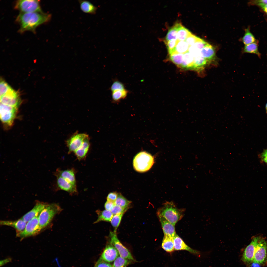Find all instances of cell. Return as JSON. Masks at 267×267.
<instances>
[{"label":"cell","instance_id":"cell-1","mask_svg":"<svg viewBox=\"0 0 267 267\" xmlns=\"http://www.w3.org/2000/svg\"><path fill=\"white\" fill-rule=\"evenodd\" d=\"M51 17V14L42 12H21L16 19V21L20 25L19 31L22 33L30 31L35 33L38 26L49 22Z\"/></svg>","mask_w":267,"mask_h":267},{"label":"cell","instance_id":"cell-2","mask_svg":"<svg viewBox=\"0 0 267 267\" xmlns=\"http://www.w3.org/2000/svg\"><path fill=\"white\" fill-rule=\"evenodd\" d=\"M184 209L177 207L172 202H166L158 209L157 214L158 216L162 217L175 226L184 215Z\"/></svg>","mask_w":267,"mask_h":267},{"label":"cell","instance_id":"cell-3","mask_svg":"<svg viewBox=\"0 0 267 267\" xmlns=\"http://www.w3.org/2000/svg\"><path fill=\"white\" fill-rule=\"evenodd\" d=\"M62 210L57 204H47L38 216L39 223L42 229L47 227L55 216L59 214Z\"/></svg>","mask_w":267,"mask_h":267},{"label":"cell","instance_id":"cell-4","mask_svg":"<svg viewBox=\"0 0 267 267\" xmlns=\"http://www.w3.org/2000/svg\"><path fill=\"white\" fill-rule=\"evenodd\" d=\"M154 163V158L152 156L145 151L138 153L133 161L134 168L136 171L140 172H145L149 170Z\"/></svg>","mask_w":267,"mask_h":267},{"label":"cell","instance_id":"cell-5","mask_svg":"<svg viewBox=\"0 0 267 267\" xmlns=\"http://www.w3.org/2000/svg\"><path fill=\"white\" fill-rule=\"evenodd\" d=\"M18 108L0 103V118L3 125L7 127L12 126L15 118Z\"/></svg>","mask_w":267,"mask_h":267},{"label":"cell","instance_id":"cell-6","mask_svg":"<svg viewBox=\"0 0 267 267\" xmlns=\"http://www.w3.org/2000/svg\"><path fill=\"white\" fill-rule=\"evenodd\" d=\"M38 216L34 217L28 221L23 230L16 233L17 236L22 240L39 233L42 229L39 225Z\"/></svg>","mask_w":267,"mask_h":267},{"label":"cell","instance_id":"cell-7","mask_svg":"<svg viewBox=\"0 0 267 267\" xmlns=\"http://www.w3.org/2000/svg\"><path fill=\"white\" fill-rule=\"evenodd\" d=\"M40 2L39 0H18L15 3L14 8L21 13L42 12Z\"/></svg>","mask_w":267,"mask_h":267},{"label":"cell","instance_id":"cell-8","mask_svg":"<svg viewBox=\"0 0 267 267\" xmlns=\"http://www.w3.org/2000/svg\"><path fill=\"white\" fill-rule=\"evenodd\" d=\"M261 238L260 236L253 237L251 243L244 251L241 260L247 267H249L253 262L256 247Z\"/></svg>","mask_w":267,"mask_h":267},{"label":"cell","instance_id":"cell-9","mask_svg":"<svg viewBox=\"0 0 267 267\" xmlns=\"http://www.w3.org/2000/svg\"><path fill=\"white\" fill-rule=\"evenodd\" d=\"M109 243L113 245L117 250L119 256L134 261L135 260L129 251L118 239L116 232L110 231L109 235Z\"/></svg>","mask_w":267,"mask_h":267},{"label":"cell","instance_id":"cell-10","mask_svg":"<svg viewBox=\"0 0 267 267\" xmlns=\"http://www.w3.org/2000/svg\"><path fill=\"white\" fill-rule=\"evenodd\" d=\"M267 242L264 239L262 238L256 247L253 262L262 266L267 265Z\"/></svg>","mask_w":267,"mask_h":267},{"label":"cell","instance_id":"cell-11","mask_svg":"<svg viewBox=\"0 0 267 267\" xmlns=\"http://www.w3.org/2000/svg\"><path fill=\"white\" fill-rule=\"evenodd\" d=\"M89 137L88 135L84 133H77L73 135L66 142L68 149V153L74 152L84 140Z\"/></svg>","mask_w":267,"mask_h":267},{"label":"cell","instance_id":"cell-12","mask_svg":"<svg viewBox=\"0 0 267 267\" xmlns=\"http://www.w3.org/2000/svg\"><path fill=\"white\" fill-rule=\"evenodd\" d=\"M20 101L18 93L12 88L6 94L0 97V103L17 108Z\"/></svg>","mask_w":267,"mask_h":267},{"label":"cell","instance_id":"cell-13","mask_svg":"<svg viewBox=\"0 0 267 267\" xmlns=\"http://www.w3.org/2000/svg\"><path fill=\"white\" fill-rule=\"evenodd\" d=\"M119 256L116 249L109 243L106 246L98 260L110 263L114 262Z\"/></svg>","mask_w":267,"mask_h":267},{"label":"cell","instance_id":"cell-14","mask_svg":"<svg viewBox=\"0 0 267 267\" xmlns=\"http://www.w3.org/2000/svg\"><path fill=\"white\" fill-rule=\"evenodd\" d=\"M173 239L175 250H186L198 256H200V252L193 249L189 246L177 234L174 237Z\"/></svg>","mask_w":267,"mask_h":267},{"label":"cell","instance_id":"cell-15","mask_svg":"<svg viewBox=\"0 0 267 267\" xmlns=\"http://www.w3.org/2000/svg\"><path fill=\"white\" fill-rule=\"evenodd\" d=\"M47 204L43 202L37 201L32 210L24 215L21 218L27 222L34 217L39 216Z\"/></svg>","mask_w":267,"mask_h":267},{"label":"cell","instance_id":"cell-16","mask_svg":"<svg viewBox=\"0 0 267 267\" xmlns=\"http://www.w3.org/2000/svg\"><path fill=\"white\" fill-rule=\"evenodd\" d=\"M57 177V184L60 189L67 192L70 194L77 192L76 187L61 177L55 176Z\"/></svg>","mask_w":267,"mask_h":267},{"label":"cell","instance_id":"cell-17","mask_svg":"<svg viewBox=\"0 0 267 267\" xmlns=\"http://www.w3.org/2000/svg\"><path fill=\"white\" fill-rule=\"evenodd\" d=\"M54 174L59 176L76 187L75 173L73 169L61 170L57 169Z\"/></svg>","mask_w":267,"mask_h":267},{"label":"cell","instance_id":"cell-18","mask_svg":"<svg viewBox=\"0 0 267 267\" xmlns=\"http://www.w3.org/2000/svg\"><path fill=\"white\" fill-rule=\"evenodd\" d=\"M164 235L173 238L176 234L175 226L167 221L164 217L158 216Z\"/></svg>","mask_w":267,"mask_h":267},{"label":"cell","instance_id":"cell-19","mask_svg":"<svg viewBox=\"0 0 267 267\" xmlns=\"http://www.w3.org/2000/svg\"><path fill=\"white\" fill-rule=\"evenodd\" d=\"M27 222L21 218L15 221L2 220L0 222V224L13 227L16 230L17 232H20L25 228Z\"/></svg>","mask_w":267,"mask_h":267},{"label":"cell","instance_id":"cell-20","mask_svg":"<svg viewBox=\"0 0 267 267\" xmlns=\"http://www.w3.org/2000/svg\"><path fill=\"white\" fill-rule=\"evenodd\" d=\"M89 137L86 139L81 145L74 152L75 155L79 160L85 158L90 147Z\"/></svg>","mask_w":267,"mask_h":267},{"label":"cell","instance_id":"cell-21","mask_svg":"<svg viewBox=\"0 0 267 267\" xmlns=\"http://www.w3.org/2000/svg\"><path fill=\"white\" fill-rule=\"evenodd\" d=\"M81 10L83 12L91 15L96 14L98 8L89 1L86 0H78Z\"/></svg>","mask_w":267,"mask_h":267},{"label":"cell","instance_id":"cell-22","mask_svg":"<svg viewBox=\"0 0 267 267\" xmlns=\"http://www.w3.org/2000/svg\"><path fill=\"white\" fill-rule=\"evenodd\" d=\"M194 58L188 51L183 54V61L180 67L185 69L193 70Z\"/></svg>","mask_w":267,"mask_h":267},{"label":"cell","instance_id":"cell-23","mask_svg":"<svg viewBox=\"0 0 267 267\" xmlns=\"http://www.w3.org/2000/svg\"><path fill=\"white\" fill-rule=\"evenodd\" d=\"M202 56L207 61H210L214 60L215 57V52L214 47L209 44L202 49L200 51Z\"/></svg>","mask_w":267,"mask_h":267},{"label":"cell","instance_id":"cell-24","mask_svg":"<svg viewBox=\"0 0 267 267\" xmlns=\"http://www.w3.org/2000/svg\"><path fill=\"white\" fill-rule=\"evenodd\" d=\"M161 246L162 248L166 251L169 253L173 252L174 250L173 238L166 235H164L163 238Z\"/></svg>","mask_w":267,"mask_h":267},{"label":"cell","instance_id":"cell-25","mask_svg":"<svg viewBox=\"0 0 267 267\" xmlns=\"http://www.w3.org/2000/svg\"><path fill=\"white\" fill-rule=\"evenodd\" d=\"M96 212L98 215V218L94 223L102 221L110 222L114 215L111 211L106 210L102 211L97 210Z\"/></svg>","mask_w":267,"mask_h":267},{"label":"cell","instance_id":"cell-26","mask_svg":"<svg viewBox=\"0 0 267 267\" xmlns=\"http://www.w3.org/2000/svg\"><path fill=\"white\" fill-rule=\"evenodd\" d=\"M180 23L177 22L168 31L166 35L165 41L173 39H177V34L179 28L182 25Z\"/></svg>","mask_w":267,"mask_h":267},{"label":"cell","instance_id":"cell-27","mask_svg":"<svg viewBox=\"0 0 267 267\" xmlns=\"http://www.w3.org/2000/svg\"><path fill=\"white\" fill-rule=\"evenodd\" d=\"M189 47L185 41H178L175 48L171 54L174 52L184 54L188 51Z\"/></svg>","mask_w":267,"mask_h":267},{"label":"cell","instance_id":"cell-28","mask_svg":"<svg viewBox=\"0 0 267 267\" xmlns=\"http://www.w3.org/2000/svg\"><path fill=\"white\" fill-rule=\"evenodd\" d=\"M243 52L244 53L255 54L259 57H261V54L258 51L257 43L256 42L245 45L244 48Z\"/></svg>","mask_w":267,"mask_h":267},{"label":"cell","instance_id":"cell-29","mask_svg":"<svg viewBox=\"0 0 267 267\" xmlns=\"http://www.w3.org/2000/svg\"><path fill=\"white\" fill-rule=\"evenodd\" d=\"M133 261H134L119 256L114 261L112 267H126Z\"/></svg>","mask_w":267,"mask_h":267},{"label":"cell","instance_id":"cell-30","mask_svg":"<svg viewBox=\"0 0 267 267\" xmlns=\"http://www.w3.org/2000/svg\"><path fill=\"white\" fill-rule=\"evenodd\" d=\"M191 33L188 29L182 25L178 31L177 40L178 41H185Z\"/></svg>","mask_w":267,"mask_h":267},{"label":"cell","instance_id":"cell-31","mask_svg":"<svg viewBox=\"0 0 267 267\" xmlns=\"http://www.w3.org/2000/svg\"><path fill=\"white\" fill-rule=\"evenodd\" d=\"M131 202L128 200L121 194L118 193L117 198L115 202V204L122 208L128 209L129 206Z\"/></svg>","mask_w":267,"mask_h":267},{"label":"cell","instance_id":"cell-32","mask_svg":"<svg viewBox=\"0 0 267 267\" xmlns=\"http://www.w3.org/2000/svg\"><path fill=\"white\" fill-rule=\"evenodd\" d=\"M128 91L126 89L123 90H118L112 92V97L113 100L117 102L121 99H124L126 96Z\"/></svg>","mask_w":267,"mask_h":267},{"label":"cell","instance_id":"cell-33","mask_svg":"<svg viewBox=\"0 0 267 267\" xmlns=\"http://www.w3.org/2000/svg\"><path fill=\"white\" fill-rule=\"evenodd\" d=\"M242 41L245 45L255 42V38L250 32L249 28L246 30L245 34L242 37Z\"/></svg>","mask_w":267,"mask_h":267},{"label":"cell","instance_id":"cell-34","mask_svg":"<svg viewBox=\"0 0 267 267\" xmlns=\"http://www.w3.org/2000/svg\"><path fill=\"white\" fill-rule=\"evenodd\" d=\"M170 56L171 60L180 67L183 61V54L174 52L170 54Z\"/></svg>","mask_w":267,"mask_h":267},{"label":"cell","instance_id":"cell-35","mask_svg":"<svg viewBox=\"0 0 267 267\" xmlns=\"http://www.w3.org/2000/svg\"><path fill=\"white\" fill-rule=\"evenodd\" d=\"M124 214V213H122L113 215L110 222L111 225L114 228V232H116L117 229L119 225Z\"/></svg>","mask_w":267,"mask_h":267},{"label":"cell","instance_id":"cell-36","mask_svg":"<svg viewBox=\"0 0 267 267\" xmlns=\"http://www.w3.org/2000/svg\"><path fill=\"white\" fill-rule=\"evenodd\" d=\"M12 88L5 81L2 80L0 84V97L6 94Z\"/></svg>","mask_w":267,"mask_h":267},{"label":"cell","instance_id":"cell-37","mask_svg":"<svg viewBox=\"0 0 267 267\" xmlns=\"http://www.w3.org/2000/svg\"><path fill=\"white\" fill-rule=\"evenodd\" d=\"M178 41L177 39H173L164 41L169 54L173 51Z\"/></svg>","mask_w":267,"mask_h":267},{"label":"cell","instance_id":"cell-38","mask_svg":"<svg viewBox=\"0 0 267 267\" xmlns=\"http://www.w3.org/2000/svg\"><path fill=\"white\" fill-rule=\"evenodd\" d=\"M125 89V86L123 84L117 80L114 81L110 88L112 92L116 90H123Z\"/></svg>","mask_w":267,"mask_h":267},{"label":"cell","instance_id":"cell-39","mask_svg":"<svg viewBox=\"0 0 267 267\" xmlns=\"http://www.w3.org/2000/svg\"><path fill=\"white\" fill-rule=\"evenodd\" d=\"M209 44L203 40L199 38L193 45L197 49L200 51Z\"/></svg>","mask_w":267,"mask_h":267},{"label":"cell","instance_id":"cell-40","mask_svg":"<svg viewBox=\"0 0 267 267\" xmlns=\"http://www.w3.org/2000/svg\"><path fill=\"white\" fill-rule=\"evenodd\" d=\"M128 209H124L118 205H115L111 211L114 215H119L124 213Z\"/></svg>","mask_w":267,"mask_h":267},{"label":"cell","instance_id":"cell-41","mask_svg":"<svg viewBox=\"0 0 267 267\" xmlns=\"http://www.w3.org/2000/svg\"><path fill=\"white\" fill-rule=\"evenodd\" d=\"M199 38L191 33L188 36L185 41L190 46L194 45Z\"/></svg>","mask_w":267,"mask_h":267},{"label":"cell","instance_id":"cell-42","mask_svg":"<svg viewBox=\"0 0 267 267\" xmlns=\"http://www.w3.org/2000/svg\"><path fill=\"white\" fill-rule=\"evenodd\" d=\"M118 194V193L115 192L109 193L107 197V201L115 202L117 198Z\"/></svg>","mask_w":267,"mask_h":267},{"label":"cell","instance_id":"cell-43","mask_svg":"<svg viewBox=\"0 0 267 267\" xmlns=\"http://www.w3.org/2000/svg\"><path fill=\"white\" fill-rule=\"evenodd\" d=\"M94 267H112V266L109 263L98 260Z\"/></svg>","mask_w":267,"mask_h":267},{"label":"cell","instance_id":"cell-44","mask_svg":"<svg viewBox=\"0 0 267 267\" xmlns=\"http://www.w3.org/2000/svg\"><path fill=\"white\" fill-rule=\"evenodd\" d=\"M115 202L107 201L104 204L105 210L111 211L115 205Z\"/></svg>","mask_w":267,"mask_h":267},{"label":"cell","instance_id":"cell-45","mask_svg":"<svg viewBox=\"0 0 267 267\" xmlns=\"http://www.w3.org/2000/svg\"><path fill=\"white\" fill-rule=\"evenodd\" d=\"M12 259L11 257H8L5 259L0 261V266L1 267L11 262L12 261Z\"/></svg>","mask_w":267,"mask_h":267},{"label":"cell","instance_id":"cell-46","mask_svg":"<svg viewBox=\"0 0 267 267\" xmlns=\"http://www.w3.org/2000/svg\"><path fill=\"white\" fill-rule=\"evenodd\" d=\"M262 162L267 165V155L262 156H259Z\"/></svg>","mask_w":267,"mask_h":267},{"label":"cell","instance_id":"cell-47","mask_svg":"<svg viewBox=\"0 0 267 267\" xmlns=\"http://www.w3.org/2000/svg\"><path fill=\"white\" fill-rule=\"evenodd\" d=\"M263 11L267 14V4H259Z\"/></svg>","mask_w":267,"mask_h":267},{"label":"cell","instance_id":"cell-48","mask_svg":"<svg viewBox=\"0 0 267 267\" xmlns=\"http://www.w3.org/2000/svg\"><path fill=\"white\" fill-rule=\"evenodd\" d=\"M256 3L259 4H267V0H260L257 1Z\"/></svg>","mask_w":267,"mask_h":267},{"label":"cell","instance_id":"cell-49","mask_svg":"<svg viewBox=\"0 0 267 267\" xmlns=\"http://www.w3.org/2000/svg\"><path fill=\"white\" fill-rule=\"evenodd\" d=\"M251 265L252 267H261L260 265L257 263L253 262Z\"/></svg>","mask_w":267,"mask_h":267},{"label":"cell","instance_id":"cell-50","mask_svg":"<svg viewBox=\"0 0 267 267\" xmlns=\"http://www.w3.org/2000/svg\"><path fill=\"white\" fill-rule=\"evenodd\" d=\"M266 155H267V149L264 150L262 153L259 154V156H262Z\"/></svg>","mask_w":267,"mask_h":267},{"label":"cell","instance_id":"cell-51","mask_svg":"<svg viewBox=\"0 0 267 267\" xmlns=\"http://www.w3.org/2000/svg\"><path fill=\"white\" fill-rule=\"evenodd\" d=\"M266 113H267V109L266 110Z\"/></svg>","mask_w":267,"mask_h":267}]
</instances>
